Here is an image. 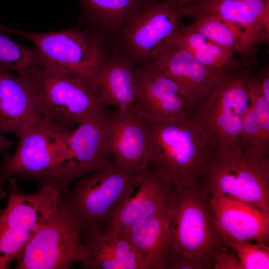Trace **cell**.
<instances>
[{"label": "cell", "mask_w": 269, "mask_h": 269, "mask_svg": "<svg viewBox=\"0 0 269 269\" xmlns=\"http://www.w3.org/2000/svg\"><path fill=\"white\" fill-rule=\"evenodd\" d=\"M174 39L197 61L209 68L227 70L239 63L233 51L199 33L184 29L181 24Z\"/></svg>", "instance_id": "26"}, {"label": "cell", "mask_w": 269, "mask_h": 269, "mask_svg": "<svg viewBox=\"0 0 269 269\" xmlns=\"http://www.w3.org/2000/svg\"><path fill=\"white\" fill-rule=\"evenodd\" d=\"M201 184L209 198L228 196L269 212V153L241 147L212 151Z\"/></svg>", "instance_id": "4"}, {"label": "cell", "mask_w": 269, "mask_h": 269, "mask_svg": "<svg viewBox=\"0 0 269 269\" xmlns=\"http://www.w3.org/2000/svg\"><path fill=\"white\" fill-rule=\"evenodd\" d=\"M171 199L159 211L123 233L134 248L140 269H169L173 262Z\"/></svg>", "instance_id": "17"}, {"label": "cell", "mask_w": 269, "mask_h": 269, "mask_svg": "<svg viewBox=\"0 0 269 269\" xmlns=\"http://www.w3.org/2000/svg\"><path fill=\"white\" fill-rule=\"evenodd\" d=\"M212 269H240L235 251L227 245L223 248L214 257Z\"/></svg>", "instance_id": "29"}, {"label": "cell", "mask_w": 269, "mask_h": 269, "mask_svg": "<svg viewBox=\"0 0 269 269\" xmlns=\"http://www.w3.org/2000/svg\"><path fill=\"white\" fill-rule=\"evenodd\" d=\"M129 198L109 222L103 233L119 235L129 228L159 211L170 201L174 190L149 170Z\"/></svg>", "instance_id": "21"}, {"label": "cell", "mask_w": 269, "mask_h": 269, "mask_svg": "<svg viewBox=\"0 0 269 269\" xmlns=\"http://www.w3.org/2000/svg\"><path fill=\"white\" fill-rule=\"evenodd\" d=\"M69 127L43 117L22 132L15 152H3L0 166V199L3 186L13 175L30 179L52 169L63 159L69 138Z\"/></svg>", "instance_id": "11"}, {"label": "cell", "mask_w": 269, "mask_h": 269, "mask_svg": "<svg viewBox=\"0 0 269 269\" xmlns=\"http://www.w3.org/2000/svg\"><path fill=\"white\" fill-rule=\"evenodd\" d=\"M79 178L72 190L61 192L62 202L86 229L109 222L138 186L134 174L113 159Z\"/></svg>", "instance_id": "5"}, {"label": "cell", "mask_w": 269, "mask_h": 269, "mask_svg": "<svg viewBox=\"0 0 269 269\" xmlns=\"http://www.w3.org/2000/svg\"><path fill=\"white\" fill-rule=\"evenodd\" d=\"M182 8L184 17L207 14L234 22L257 46L269 41V0H201Z\"/></svg>", "instance_id": "18"}, {"label": "cell", "mask_w": 269, "mask_h": 269, "mask_svg": "<svg viewBox=\"0 0 269 269\" xmlns=\"http://www.w3.org/2000/svg\"><path fill=\"white\" fill-rule=\"evenodd\" d=\"M84 224L60 203L16 260V269H67L88 254Z\"/></svg>", "instance_id": "7"}, {"label": "cell", "mask_w": 269, "mask_h": 269, "mask_svg": "<svg viewBox=\"0 0 269 269\" xmlns=\"http://www.w3.org/2000/svg\"><path fill=\"white\" fill-rule=\"evenodd\" d=\"M78 76L106 106L113 105L136 113L134 68L118 53L113 52L91 74Z\"/></svg>", "instance_id": "20"}, {"label": "cell", "mask_w": 269, "mask_h": 269, "mask_svg": "<svg viewBox=\"0 0 269 269\" xmlns=\"http://www.w3.org/2000/svg\"><path fill=\"white\" fill-rule=\"evenodd\" d=\"M209 205L224 240L269 245V212L225 196L210 198Z\"/></svg>", "instance_id": "19"}, {"label": "cell", "mask_w": 269, "mask_h": 269, "mask_svg": "<svg viewBox=\"0 0 269 269\" xmlns=\"http://www.w3.org/2000/svg\"><path fill=\"white\" fill-rule=\"evenodd\" d=\"M108 120L107 115L79 124L70 135L62 161L30 179L41 187L61 192L74 180L111 162L112 157L107 146Z\"/></svg>", "instance_id": "12"}, {"label": "cell", "mask_w": 269, "mask_h": 269, "mask_svg": "<svg viewBox=\"0 0 269 269\" xmlns=\"http://www.w3.org/2000/svg\"><path fill=\"white\" fill-rule=\"evenodd\" d=\"M261 87L265 98L269 101V69L265 66L260 72Z\"/></svg>", "instance_id": "30"}, {"label": "cell", "mask_w": 269, "mask_h": 269, "mask_svg": "<svg viewBox=\"0 0 269 269\" xmlns=\"http://www.w3.org/2000/svg\"><path fill=\"white\" fill-rule=\"evenodd\" d=\"M81 24L111 47L128 22L152 0H78Z\"/></svg>", "instance_id": "22"}, {"label": "cell", "mask_w": 269, "mask_h": 269, "mask_svg": "<svg viewBox=\"0 0 269 269\" xmlns=\"http://www.w3.org/2000/svg\"><path fill=\"white\" fill-rule=\"evenodd\" d=\"M31 41L41 54L43 68L79 76L94 72L113 53L100 36L83 25L49 32H32L5 27Z\"/></svg>", "instance_id": "9"}, {"label": "cell", "mask_w": 269, "mask_h": 269, "mask_svg": "<svg viewBox=\"0 0 269 269\" xmlns=\"http://www.w3.org/2000/svg\"><path fill=\"white\" fill-rule=\"evenodd\" d=\"M81 239L88 252L81 267L90 269H140L137 254L123 233L106 235L100 227H90Z\"/></svg>", "instance_id": "23"}, {"label": "cell", "mask_w": 269, "mask_h": 269, "mask_svg": "<svg viewBox=\"0 0 269 269\" xmlns=\"http://www.w3.org/2000/svg\"><path fill=\"white\" fill-rule=\"evenodd\" d=\"M188 25L181 23L185 30L199 33L228 48L239 55L245 65L256 62L257 46L238 24L223 18L207 14H199Z\"/></svg>", "instance_id": "24"}, {"label": "cell", "mask_w": 269, "mask_h": 269, "mask_svg": "<svg viewBox=\"0 0 269 269\" xmlns=\"http://www.w3.org/2000/svg\"><path fill=\"white\" fill-rule=\"evenodd\" d=\"M183 17L173 0H152L128 22L112 50L134 68L150 64L173 39Z\"/></svg>", "instance_id": "8"}, {"label": "cell", "mask_w": 269, "mask_h": 269, "mask_svg": "<svg viewBox=\"0 0 269 269\" xmlns=\"http://www.w3.org/2000/svg\"><path fill=\"white\" fill-rule=\"evenodd\" d=\"M201 183L174 191L169 269H212L215 256L226 244Z\"/></svg>", "instance_id": "1"}, {"label": "cell", "mask_w": 269, "mask_h": 269, "mask_svg": "<svg viewBox=\"0 0 269 269\" xmlns=\"http://www.w3.org/2000/svg\"><path fill=\"white\" fill-rule=\"evenodd\" d=\"M149 170L174 191L201 183L212 150L189 118L146 122Z\"/></svg>", "instance_id": "2"}, {"label": "cell", "mask_w": 269, "mask_h": 269, "mask_svg": "<svg viewBox=\"0 0 269 269\" xmlns=\"http://www.w3.org/2000/svg\"><path fill=\"white\" fill-rule=\"evenodd\" d=\"M149 64L172 79L193 106L204 98L231 69L220 70L206 66L180 45L174 37Z\"/></svg>", "instance_id": "15"}, {"label": "cell", "mask_w": 269, "mask_h": 269, "mask_svg": "<svg viewBox=\"0 0 269 269\" xmlns=\"http://www.w3.org/2000/svg\"><path fill=\"white\" fill-rule=\"evenodd\" d=\"M8 181V202L0 211V269H7L17 259L62 197L60 191L46 186L25 194L18 189L15 178Z\"/></svg>", "instance_id": "10"}, {"label": "cell", "mask_w": 269, "mask_h": 269, "mask_svg": "<svg viewBox=\"0 0 269 269\" xmlns=\"http://www.w3.org/2000/svg\"><path fill=\"white\" fill-rule=\"evenodd\" d=\"M1 30L0 28V66L21 75L43 67L42 57L36 47L22 45Z\"/></svg>", "instance_id": "27"}, {"label": "cell", "mask_w": 269, "mask_h": 269, "mask_svg": "<svg viewBox=\"0 0 269 269\" xmlns=\"http://www.w3.org/2000/svg\"><path fill=\"white\" fill-rule=\"evenodd\" d=\"M200 0H173V1L179 6H183Z\"/></svg>", "instance_id": "32"}, {"label": "cell", "mask_w": 269, "mask_h": 269, "mask_svg": "<svg viewBox=\"0 0 269 269\" xmlns=\"http://www.w3.org/2000/svg\"><path fill=\"white\" fill-rule=\"evenodd\" d=\"M250 72L236 65L192 107L189 118L199 128L212 151L241 147L243 121L250 104Z\"/></svg>", "instance_id": "3"}, {"label": "cell", "mask_w": 269, "mask_h": 269, "mask_svg": "<svg viewBox=\"0 0 269 269\" xmlns=\"http://www.w3.org/2000/svg\"><path fill=\"white\" fill-rule=\"evenodd\" d=\"M23 76L33 86L46 118L72 127L107 115L106 106L76 74L41 68Z\"/></svg>", "instance_id": "6"}, {"label": "cell", "mask_w": 269, "mask_h": 269, "mask_svg": "<svg viewBox=\"0 0 269 269\" xmlns=\"http://www.w3.org/2000/svg\"><path fill=\"white\" fill-rule=\"evenodd\" d=\"M235 252L240 269H269V245L246 240H224Z\"/></svg>", "instance_id": "28"}, {"label": "cell", "mask_w": 269, "mask_h": 269, "mask_svg": "<svg viewBox=\"0 0 269 269\" xmlns=\"http://www.w3.org/2000/svg\"><path fill=\"white\" fill-rule=\"evenodd\" d=\"M12 143L13 141L6 139L3 136V134L0 133V154L8 148Z\"/></svg>", "instance_id": "31"}, {"label": "cell", "mask_w": 269, "mask_h": 269, "mask_svg": "<svg viewBox=\"0 0 269 269\" xmlns=\"http://www.w3.org/2000/svg\"><path fill=\"white\" fill-rule=\"evenodd\" d=\"M44 117L35 90L24 76L0 66V133L19 137Z\"/></svg>", "instance_id": "16"}, {"label": "cell", "mask_w": 269, "mask_h": 269, "mask_svg": "<svg viewBox=\"0 0 269 269\" xmlns=\"http://www.w3.org/2000/svg\"><path fill=\"white\" fill-rule=\"evenodd\" d=\"M134 72L135 112L145 121L189 117L193 105L172 79L150 64L135 67Z\"/></svg>", "instance_id": "13"}, {"label": "cell", "mask_w": 269, "mask_h": 269, "mask_svg": "<svg viewBox=\"0 0 269 269\" xmlns=\"http://www.w3.org/2000/svg\"><path fill=\"white\" fill-rule=\"evenodd\" d=\"M107 146L112 159L132 171L139 185L149 170L150 147L145 121L134 112L117 109L109 116Z\"/></svg>", "instance_id": "14"}, {"label": "cell", "mask_w": 269, "mask_h": 269, "mask_svg": "<svg viewBox=\"0 0 269 269\" xmlns=\"http://www.w3.org/2000/svg\"><path fill=\"white\" fill-rule=\"evenodd\" d=\"M250 104L243 121L242 148L269 153V101L264 96L259 74L248 77Z\"/></svg>", "instance_id": "25"}]
</instances>
